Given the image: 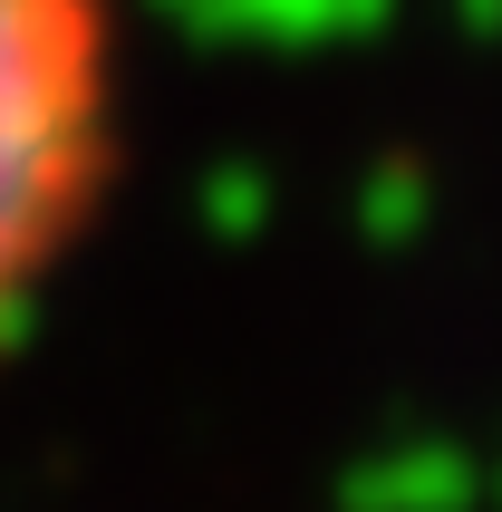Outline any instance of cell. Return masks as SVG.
<instances>
[{
    "mask_svg": "<svg viewBox=\"0 0 502 512\" xmlns=\"http://www.w3.org/2000/svg\"><path fill=\"white\" fill-rule=\"evenodd\" d=\"M116 107H126L116 0H0V348L107 203Z\"/></svg>",
    "mask_w": 502,
    "mask_h": 512,
    "instance_id": "6da1fadb",
    "label": "cell"
}]
</instances>
